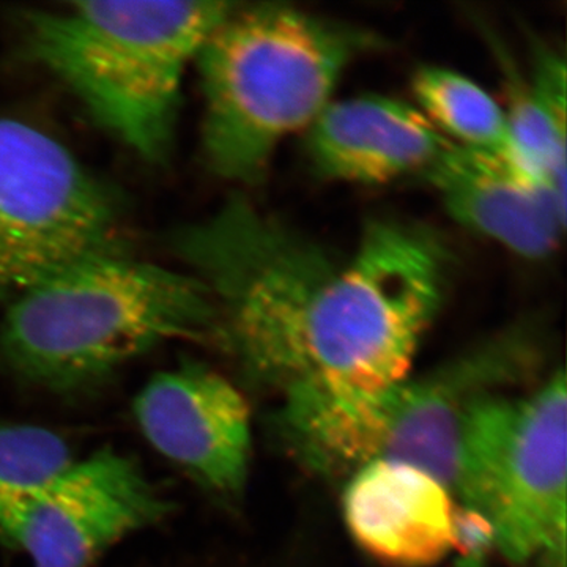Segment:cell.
Wrapping results in <instances>:
<instances>
[{"instance_id": "1", "label": "cell", "mask_w": 567, "mask_h": 567, "mask_svg": "<svg viewBox=\"0 0 567 567\" xmlns=\"http://www.w3.org/2000/svg\"><path fill=\"white\" fill-rule=\"evenodd\" d=\"M173 244L210 295L216 338L282 398L374 394L409 377L450 274L427 227L374 219L336 252L241 196Z\"/></svg>"}, {"instance_id": "2", "label": "cell", "mask_w": 567, "mask_h": 567, "mask_svg": "<svg viewBox=\"0 0 567 567\" xmlns=\"http://www.w3.org/2000/svg\"><path fill=\"white\" fill-rule=\"evenodd\" d=\"M215 333V308L199 279L110 254L10 301L0 364L50 393H84L163 342Z\"/></svg>"}, {"instance_id": "3", "label": "cell", "mask_w": 567, "mask_h": 567, "mask_svg": "<svg viewBox=\"0 0 567 567\" xmlns=\"http://www.w3.org/2000/svg\"><path fill=\"white\" fill-rule=\"evenodd\" d=\"M371 43L363 31L289 6L235 3L194 61L213 173L245 185L262 181L279 145L308 132Z\"/></svg>"}, {"instance_id": "4", "label": "cell", "mask_w": 567, "mask_h": 567, "mask_svg": "<svg viewBox=\"0 0 567 567\" xmlns=\"http://www.w3.org/2000/svg\"><path fill=\"white\" fill-rule=\"evenodd\" d=\"M230 2H76L25 14L33 61L142 158L173 148L186 66Z\"/></svg>"}, {"instance_id": "5", "label": "cell", "mask_w": 567, "mask_h": 567, "mask_svg": "<svg viewBox=\"0 0 567 567\" xmlns=\"http://www.w3.org/2000/svg\"><path fill=\"white\" fill-rule=\"evenodd\" d=\"M533 357L529 333L516 328L379 393L287 395L278 425L295 456L317 473L352 475L369 462H404L453 494L470 409L524 374Z\"/></svg>"}, {"instance_id": "6", "label": "cell", "mask_w": 567, "mask_h": 567, "mask_svg": "<svg viewBox=\"0 0 567 567\" xmlns=\"http://www.w3.org/2000/svg\"><path fill=\"white\" fill-rule=\"evenodd\" d=\"M453 495L486 518L516 565L566 567L567 388L563 369L525 395L470 409Z\"/></svg>"}, {"instance_id": "7", "label": "cell", "mask_w": 567, "mask_h": 567, "mask_svg": "<svg viewBox=\"0 0 567 567\" xmlns=\"http://www.w3.org/2000/svg\"><path fill=\"white\" fill-rule=\"evenodd\" d=\"M122 207L44 130L0 118V303L66 268L125 252Z\"/></svg>"}, {"instance_id": "8", "label": "cell", "mask_w": 567, "mask_h": 567, "mask_svg": "<svg viewBox=\"0 0 567 567\" xmlns=\"http://www.w3.org/2000/svg\"><path fill=\"white\" fill-rule=\"evenodd\" d=\"M173 509L132 457L99 451L29 492H0V536L32 567H87Z\"/></svg>"}, {"instance_id": "9", "label": "cell", "mask_w": 567, "mask_h": 567, "mask_svg": "<svg viewBox=\"0 0 567 567\" xmlns=\"http://www.w3.org/2000/svg\"><path fill=\"white\" fill-rule=\"evenodd\" d=\"M133 410L147 442L205 491L221 496L244 491L251 412L229 380L203 364H182L153 375Z\"/></svg>"}, {"instance_id": "10", "label": "cell", "mask_w": 567, "mask_h": 567, "mask_svg": "<svg viewBox=\"0 0 567 567\" xmlns=\"http://www.w3.org/2000/svg\"><path fill=\"white\" fill-rule=\"evenodd\" d=\"M423 177L456 221L518 256L543 259L565 230L566 204L509 152L473 151L451 142Z\"/></svg>"}, {"instance_id": "11", "label": "cell", "mask_w": 567, "mask_h": 567, "mask_svg": "<svg viewBox=\"0 0 567 567\" xmlns=\"http://www.w3.org/2000/svg\"><path fill=\"white\" fill-rule=\"evenodd\" d=\"M456 506L434 476L395 461L361 466L342 495L354 543L390 567H432L453 554Z\"/></svg>"}, {"instance_id": "12", "label": "cell", "mask_w": 567, "mask_h": 567, "mask_svg": "<svg viewBox=\"0 0 567 567\" xmlns=\"http://www.w3.org/2000/svg\"><path fill=\"white\" fill-rule=\"evenodd\" d=\"M450 145L416 106L382 95L331 102L306 142L320 177L360 185L424 175Z\"/></svg>"}, {"instance_id": "13", "label": "cell", "mask_w": 567, "mask_h": 567, "mask_svg": "<svg viewBox=\"0 0 567 567\" xmlns=\"http://www.w3.org/2000/svg\"><path fill=\"white\" fill-rule=\"evenodd\" d=\"M505 78L511 155L535 181L566 203V62L543 43L533 47L528 74L495 44Z\"/></svg>"}, {"instance_id": "14", "label": "cell", "mask_w": 567, "mask_h": 567, "mask_svg": "<svg viewBox=\"0 0 567 567\" xmlns=\"http://www.w3.org/2000/svg\"><path fill=\"white\" fill-rule=\"evenodd\" d=\"M417 110L447 141L483 152H509L505 107L475 81L442 66H424L415 74Z\"/></svg>"}, {"instance_id": "15", "label": "cell", "mask_w": 567, "mask_h": 567, "mask_svg": "<svg viewBox=\"0 0 567 567\" xmlns=\"http://www.w3.org/2000/svg\"><path fill=\"white\" fill-rule=\"evenodd\" d=\"M76 461L58 432L0 421V492L18 494L44 486Z\"/></svg>"}, {"instance_id": "16", "label": "cell", "mask_w": 567, "mask_h": 567, "mask_svg": "<svg viewBox=\"0 0 567 567\" xmlns=\"http://www.w3.org/2000/svg\"><path fill=\"white\" fill-rule=\"evenodd\" d=\"M496 548L495 533L491 524L476 511L456 506L454 517V546L461 567H481L488 554Z\"/></svg>"}]
</instances>
